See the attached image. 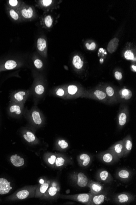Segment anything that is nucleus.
Here are the masks:
<instances>
[{
    "instance_id": "a878e982",
    "label": "nucleus",
    "mask_w": 136,
    "mask_h": 205,
    "mask_svg": "<svg viewBox=\"0 0 136 205\" xmlns=\"http://www.w3.org/2000/svg\"><path fill=\"white\" fill-rule=\"evenodd\" d=\"M72 64L74 67L77 70H81L84 67V62L78 55L73 56L72 60Z\"/></svg>"
},
{
    "instance_id": "1a4fd4ad",
    "label": "nucleus",
    "mask_w": 136,
    "mask_h": 205,
    "mask_svg": "<svg viewBox=\"0 0 136 205\" xmlns=\"http://www.w3.org/2000/svg\"><path fill=\"white\" fill-rule=\"evenodd\" d=\"M37 186L27 187L19 191L16 193V197L20 200H24L28 198H31L35 196Z\"/></svg>"
},
{
    "instance_id": "c756f323",
    "label": "nucleus",
    "mask_w": 136,
    "mask_h": 205,
    "mask_svg": "<svg viewBox=\"0 0 136 205\" xmlns=\"http://www.w3.org/2000/svg\"><path fill=\"white\" fill-rule=\"evenodd\" d=\"M22 16L26 19L31 18L33 16L34 11L31 7L24 8L21 11Z\"/></svg>"
},
{
    "instance_id": "c9c22d12",
    "label": "nucleus",
    "mask_w": 136,
    "mask_h": 205,
    "mask_svg": "<svg viewBox=\"0 0 136 205\" xmlns=\"http://www.w3.org/2000/svg\"><path fill=\"white\" fill-rule=\"evenodd\" d=\"M44 23L47 28H50L53 24L52 17L50 15H48L44 18Z\"/></svg>"
},
{
    "instance_id": "393cba45",
    "label": "nucleus",
    "mask_w": 136,
    "mask_h": 205,
    "mask_svg": "<svg viewBox=\"0 0 136 205\" xmlns=\"http://www.w3.org/2000/svg\"><path fill=\"white\" fill-rule=\"evenodd\" d=\"M10 161L12 164L16 167H20L24 165V159L22 158L19 155L15 154L12 155L10 158Z\"/></svg>"
},
{
    "instance_id": "f3484780",
    "label": "nucleus",
    "mask_w": 136,
    "mask_h": 205,
    "mask_svg": "<svg viewBox=\"0 0 136 205\" xmlns=\"http://www.w3.org/2000/svg\"><path fill=\"white\" fill-rule=\"evenodd\" d=\"M106 192L98 194H92L90 201L89 205H99L102 204L106 200L107 196Z\"/></svg>"
},
{
    "instance_id": "a211bd4d",
    "label": "nucleus",
    "mask_w": 136,
    "mask_h": 205,
    "mask_svg": "<svg viewBox=\"0 0 136 205\" xmlns=\"http://www.w3.org/2000/svg\"><path fill=\"white\" fill-rule=\"evenodd\" d=\"M88 187L90 188V193L92 194H99L104 192V188L99 182L89 180Z\"/></svg>"
},
{
    "instance_id": "6ab92c4d",
    "label": "nucleus",
    "mask_w": 136,
    "mask_h": 205,
    "mask_svg": "<svg viewBox=\"0 0 136 205\" xmlns=\"http://www.w3.org/2000/svg\"><path fill=\"white\" fill-rule=\"evenodd\" d=\"M105 92L108 98V104H114L118 103V96L115 92L114 89L111 86H107L105 89L103 90Z\"/></svg>"
},
{
    "instance_id": "6e6552de",
    "label": "nucleus",
    "mask_w": 136,
    "mask_h": 205,
    "mask_svg": "<svg viewBox=\"0 0 136 205\" xmlns=\"http://www.w3.org/2000/svg\"><path fill=\"white\" fill-rule=\"evenodd\" d=\"M37 104L34 103L33 107L30 110V116L33 123L37 127H40L44 123V118L40 110L37 108Z\"/></svg>"
},
{
    "instance_id": "dca6fc26",
    "label": "nucleus",
    "mask_w": 136,
    "mask_h": 205,
    "mask_svg": "<svg viewBox=\"0 0 136 205\" xmlns=\"http://www.w3.org/2000/svg\"><path fill=\"white\" fill-rule=\"evenodd\" d=\"M29 97V93L21 91L15 93L13 96L12 102L19 104L24 105Z\"/></svg>"
},
{
    "instance_id": "473e14b6",
    "label": "nucleus",
    "mask_w": 136,
    "mask_h": 205,
    "mask_svg": "<svg viewBox=\"0 0 136 205\" xmlns=\"http://www.w3.org/2000/svg\"><path fill=\"white\" fill-rule=\"evenodd\" d=\"M47 47L46 41L44 39L40 38L37 41V48L38 50L43 51Z\"/></svg>"
},
{
    "instance_id": "37998d69",
    "label": "nucleus",
    "mask_w": 136,
    "mask_h": 205,
    "mask_svg": "<svg viewBox=\"0 0 136 205\" xmlns=\"http://www.w3.org/2000/svg\"><path fill=\"white\" fill-rule=\"evenodd\" d=\"M132 70H134V72H136V67L135 66H132Z\"/></svg>"
},
{
    "instance_id": "72a5a7b5",
    "label": "nucleus",
    "mask_w": 136,
    "mask_h": 205,
    "mask_svg": "<svg viewBox=\"0 0 136 205\" xmlns=\"http://www.w3.org/2000/svg\"><path fill=\"white\" fill-rule=\"evenodd\" d=\"M17 66V63L16 61L13 60H9L7 61L5 63V68L7 70H12Z\"/></svg>"
},
{
    "instance_id": "c85d7f7f",
    "label": "nucleus",
    "mask_w": 136,
    "mask_h": 205,
    "mask_svg": "<svg viewBox=\"0 0 136 205\" xmlns=\"http://www.w3.org/2000/svg\"><path fill=\"white\" fill-rule=\"evenodd\" d=\"M55 95L58 97H60L64 100L67 99V92L65 89L62 88H59L56 89L54 93Z\"/></svg>"
},
{
    "instance_id": "b1692460",
    "label": "nucleus",
    "mask_w": 136,
    "mask_h": 205,
    "mask_svg": "<svg viewBox=\"0 0 136 205\" xmlns=\"http://www.w3.org/2000/svg\"><path fill=\"white\" fill-rule=\"evenodd\" d=\"M119 40L117 38H114L109 42L108 45L107 50L110 53H114L119 45Z\"/></svg>"
},
{
    "instance_id": "5701e85b",
    "label": "nucleus",
    "mask_w": 136,
    "mask_h": 205,
    "mask_svg": "<svg viewBox=\"0 0 136 205\" xmlns=\"http://www.w3.org/2000/svg\"><path fill=\"white\" fill-rule=\"evenodd\" d=\"M13 104L10 106L9 108V112L13 114L15 113L17 115H21L24 111V105L12 102Z\"/></svg>"
},
{
    "instance_id": "f704fd0d",
    "label": "nucleus",
    "mask_w": 136,
    "mask_h": 205,
    "mask_svg": "<svg viewBox=\"0 0 136 205\" xmlns=\"http://www.w3.org/2000/svg\"><path fill=\"white\" fill-rule=\"evenodd\" d=\"M124 57L126 60H134L136 61V58L134 55L130 50H127L124 53Z\"/></svg>"
},
{
    "instance_id": "4c0bfd02",
    "label": "nucleus",
    "mask_w": 136,
    "mask_h": 205,
    "mask_svg": "<svg viewBox=\"0 0 136 205\" xmlns=\"http://www.w3.org/2000/svg\"><path fill=\"white\" fill-rule=\"evenodd\" d=\"M9 14H10L11 17L15 20H17L19 18L18 15L14 9H11L9 11Z\"/></svg>"
},
{
    "instance_id": "cd10ccee",
    "label": "nucleus",
    "mask_w": 136,
    "mask_h": 205,
    "mask_svg": "<svg viewBox=\"0 0 136 205\" xmlns=\"http://www.w3.org/2000/svg\"><path fill=\"white\" fill-rule=\"evenodd\" d=\"M67 162L66 159L60 154L57 155L54 165L55 168H60L65 166Z\"/></svg>"
},
{
    "instance_id": "79ce46f5",
    "label": "nucleus",
    "mask_w": 136,
    "mask_h": 205,
    "mask_svg": "<svg viewBox=\"0 0 136 205\" xmlns=\"http://www.w3.org/2000/svg\"><path fill=\"white\" fill-rule=\"evenodd\" d=\"M18 1L16 0H10L9 1V3L12 6L15 7L17 5Z\"/></svg>"
},
{
    "instance_id": "2f4dec72",
    "label": "nucleus",
    "mask_w": 136,
    "mask_h": 205,
    "mask_svg": "<svg viewBox=\"0 0 136 205\" xmlns=\"http://www.w3.org/2000/svg\"><path fill=\"white\" fill-rule=\"evenodd\" d=\"M46 157L47 162L48 164L52 167H54L56 160L57 158V155L53 154H47Z\"/></svg>"
},
{
    "instance_id": "a19ab883",
    "label": "nucleus",
    "mask_w": 136,
    "mask_h": 205,
    "mask_svg": "<svg viewBox=\"0 0 136 205\" xmlns=\"http://www.w3.org/2000/svg\"><path fill=\"white\" fill-rule=\"evenodd\" d=\"M42 2L43 5L46 7L49 6L52 3V1H51V0H50H50H49V1H47V0H43Z\"/></svg>"
},
{
    "instance_id": "9b49d317",
    "label": "nucleus",
    "mask_w": 136,
    "mask_h": 205,
    "mask_svg": "<svg viewBox=\"0 0 136 205\" xmlns=\"http://www.w3.org/2000/svg\"><path fill=\"white\" fill-rule=\"evenodd\" d=\"M51 181L49 180H44L41 179L40 181V183L37 186L35 192V197L42 198L47 190L51 183Z\"/></svg>"
},
{
    "instance_id": "7ed1b4c3",
    "label": "nucleus",
    "mask_w": 136,
    "mask_h": 205,
    "mask_svg": "<svg viewBox=\"0 0 136 205\" xmlns=\"http://www.w3.org/2000/svg\"><path fill=\"white\" fill-rule=\"evenodd\" d=\"M129 116L128 107L126 105H120L117 117V125L119 129H122L128 121Z\"/></svg>"
},
{
    "instance_id": "9d476101",
    "label": "nucleus",
    "mask_w": 136,
    "mask_h": 205,
    "mask_svg": "<svg viewBox=\"0 0 136 205\" xmlns=\"http://www.w3.org/2000/svg\"><path fill=\"white\" fill-rule=\"evenodd\" d=\"M67 99H72L79 97H83L85 92L79 90L76 85L71 84L68 86L66 89Z\"/></svg>"
},
{
    "instance_id": "4468645a",
    "label": "nucleus",
    "mask_w": 136,
    "mask_h": 205,
    "mask_svg": "<svg viewBox=\"0 0 136 205\" xmlns=\"http://www.w3.org/2000/svg\"><path fill=\"white\" fill-rule=\"evenodd\" d=\"M77 161L80 167L84 168H87L92 163V157L90 154L82 153L77 156Z\"/></svg>"
},
{
    "instance_id": "58836bf2",
    "label": "nucleus",
    "mask_w": 136,
    "mask_h": 205,
    "mask_svg": "<svg viewBox=\"0 0 136 205\" xmlns=\"http://www.w3.org/2000/svg\"><path fill=\"white\" fill-rule=\"evenodd\" d=\"M86 46L87 49L88 50H93L96 49V44L94 42H92L91 44L89 43H86Z\"/></svg>"
},
{
    "instance_id": "20e7f679",
    "label": "nucleus",
    "mask_w": 136,
    "mask_h": 205,
    "mask_svg": "<svg viewBox=\"0 0 136 205\" xmlns=\"http://www.w3.org/2000/svg\"><path fill=\"white\" fill-rule=\"evenodd\" d=\"M92 194L91 193H81L73 195H62L59 196L60 198L67 199L77 201L84 204L89 205Z\"/></svg>"
},
{
    "instance_id": "2eb2a0df",
    "label": "nucleus",
    "mask_w": 136,
    "mask_h": 205,
    "mask_svg": "<svg viewBox=\"0 0 136 205\" xmlns=\"http://www.w3.org/2000/svg\"><path fill=\"white\" fill-rule=\"evenodd\" d=\"M108 149L112 151L119 159H120L123 157L124 150L122 140L116 142Z\"/></svg>"
},
{
    "instance_id": "aec40b11",
    "label": "nucleus",
    "mask_w": 136,
    "mask_h": 205,
    "mask_svg": "<svg viewBox=\"0 0 136 205\" xmlns=\"http://www.w3.org/2000/svg\"><path fill=\"white\" fill-rule=\"evenodd\" d=\"M118 96V103L126 102L129 101L132 96V93L128 89H123L119 91Z\"/></svg>"
},
{
    "instance_id": "f8f14e48",
    "label": "nucleus",
    "mask_w": 136,
    "mask_h": 205,
    "mask_svg": "<svg viewBox=\"0 0 136 205\" xmlns=\"http://www.w3.org/2000/svg\"><path fill=\"white\" fill-rule=\"evenodd\" d=\"M132 176V172L127 168L118 169L115 174L116 179L124 182H127L130 181Z\"/></svg>"
},
{
    "instance_id": "ea45409f",
    "label": "nucleus",
    "mask_w": 136,
    "mask_h": 205,
    "mask_svg": "<svg viewBox=\"0 0 136 205\" xmlns=\"http://www.w3.org/2000/svg\"><path fill=\"white\" fill-rule=\"evenodd\" d=\"M115 77L116 79L118 80H120L122 79V74L120 72L117 71L115 73Z\"/></svg>"
},
{
    "instance_id": "ddd939ff",
    "label": "nucleus",
    "mask_w": 136,
    "mask_h": 205,
    "mask_svg": "<svg viewBox=\"0 0 136 205\" xmlns=\"http://www.w3.org/2000/svg\"><path fill=\"white\" fill-rule=\"evenodd\" d=\"M96 179L99 182L104 183H111L113 181V177L109 172L104 169H100L96 173Z\"/></svg>"
},
{
    "instance_id": "e433bc0d",
    "label": "nucleus",
    "mask_w": 136,
    "mask_h": 205,
    "mask_svg": "<svg viewBox=\"0 0 136 205\" xmlns=\"http://www.w3.org/2000/svg\"><path fill=\"white\" fill-rule=\"evenodd\" d=\"M34 65L37 69H40L43 67V62L40 59L35 60L34 62Z\"/></svg>"
},
{
    "instance_id": "f257e3e1",
    "label": "nucleus",
    "mask_w": 136,
    "mask_h": 205,
    "mask_svg": "<svg viewBox=\"0 0 136 205\" xmlns=\"http://www.w3.org/2000/svg\"><path fill=\"white\" fill-rule=\"evenodd\" d=\"M82 97L96 100L108 104V97L104 91L102 89H96L93 91L85 92Z\"/></svg>"
},
{
    "instance_id": "39448f33",
    "label": "nucleus",
    "mask_w": 136,
    "mask_h": 205,
    "mask_svg": "<svg viewBox=\"0 0 136 205\" xmlns=\"http://www.w3.org/2000/svg\"><path fill=\"white\" fill-rule=\"evenodd\" d=\"M97 156L102 162L107 165L113 164L118 162L120 160V159L112 151L108 149L99 153Z\"/></svg>"
},
{
    "instance_id": "bb28decb",
    "label": "nucleus",
    "mask_w": 136,
    "mask_h": 205,
    "mask_svg": "<svg viewBox=\"0 0 136 205\" xmlns=\"http://www.w3.org/2000/svg\"><path fill=\"white\" fill-rule=\"evenodd\" d=\"M23 137L29 143H33L37 141V139L34 134L32 132L29 130L25 131L24 132L23 134Z\"/></svg>"
},
{
    "instance_id": "7c9ffc66",
    "label": "nucleus",
    "mask_w": 136,
    "mask_h": 205,
    "mask_svg": "<svg viewBox=\"0 0 136 205\" xmlns=\"http://www.w3.org/2000/svg\"><path fill=\"white\" fill-rule=\"evenodd\" d=\"M56 143H57V148L61 150H65V149H67L69 147L68 142L63 139H58Z\"/></svg>"
},
{
    "instance_id": "423d86ee",
    "label": "nucleus",
    "mask_w": 136,
    "mask_h": 205,
    "mask_svg": "<svg viewBox=\"0 0 136 205\" xmlns=\"http://www.w3.org/2000/svg\"><path fill=\"white\" fill-rule=\"evenodd\" d=\"M135 196L131 193L124 192L118 193L113 196V202L117 204H126L134 201Z\"/></svg>"
},
{
    "instance_id": "0eeeda50",
    "label": "nucleus",
    "mask_w": 136,
    "mask_h": 205,
    "mask_svg": "<svg viewBox=\"0 0 136 205\" xmlns=\"http://www.w3.org/2000/svg\"><path fill=\"white\" fill-rule=\"evenodd\" d=\"M71 179L74 183L79 188H86L88 186L89 179L83 173L79 172L74 173L71 175Z\"/></svg>"
},
{
    "instance_id": "4be33fe9",
    "label": "nucleus",
    "mask_w": 136,
    "mask_h": 205,
    "mask_svg": "<svg viewBox=\"0 0 136 205\" xmlns=\"http://www.w3.org/2000/svg\"><path fill=\"white\" fill-rule=\"evenodd\" d=\"M11 189L10 182L5 179L0 178V194H8Z\"/></svg>"
},
{
    "instance_id": "f03ea898",
    "label": "nucleus",
    "mask_w": 136,
    "mask_h": 205,
    "mask_svg": "<svg viewBox=\"0 0 136 205\" xmlns=\"http://www.w3.org/2000/svg\"><path fill=\"white\" fill-rule=\"evenodd\" d=\"M60 190L59 183L56 181H51L47 190L42 198L46 200H54L59 196Z\"/></svg>"
},
{
    "instance_id": "412c9836",
    "label": "nucleus",
    "mask_w": 136,
    "mask_h": 205,
    "mask_svg": "<svg viewBox=\"0 0 136 205\" xmlns=\"http://www.w3.org/2000/svg\"><path fill=\"white\" fill-rule=\"evenodd\" d=\"M124 153L123 157H125L131 152L132 148V137L130 135H128L122 140Z\"/></svg>"
}]
</instances>
